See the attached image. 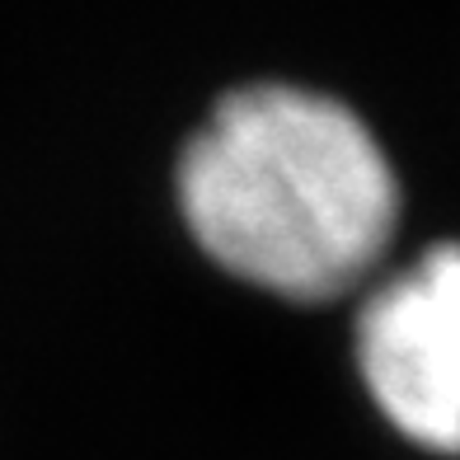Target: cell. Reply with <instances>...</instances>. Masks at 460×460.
<instances>
[{"mask_svg":"<svg viewBox=\"0 0 460 460\" xmlns=\"http://www.w3.org/2000/svg\"><path fill=\"white\" fill-rule=\"evenodd\" d=\"M193 244L278 301L362 296L400 230V179L371 128L320 90L244 85L179 155Z\"/></svg>","mask_w":460,"mask_h":460,"instance_id":"1","label":"cell"},{"mask_svg":"<svg viewBox=\"0 0 460 460\" xmlns=\"http://www.w3.org/2000/svg\"><path fill=\"white\" fill-rule=\"evenodd\" d=\"M352 358L404 442L460 456V240L381 268L358 296Z\"/></svg>","mask_w":460,"mask_h":460,"instance_id":"2","label":"cell"}]
</instances>
